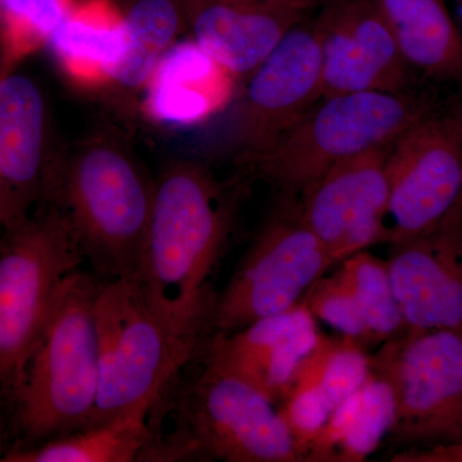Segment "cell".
I'll use <instances>...</instances> for the list:
<instances>
[{
  "instance_id": "6da1fadb",
  "label": "cell",
  "mask_w": 462,
  "mask_h": 462,
  "mask_svg": "<svg viewBox=\"0 0 462 462\" xmlns=\"http://www.w3.org/2000/svg\"><path fill=\"white\" fill-rule=\"evenodd\" d=\"M234 217V199L211 170L173 160L156 178V197L138 282L170 329L205 343L217 294L211 278Z\"/></svg>"
},
{
  "instance_id": "7a4b0ae2",
  "label": "cell",
  "mask_w": 462,
  "mask_h": 462,
  "mask_svg": "<svg viewBox=\"0 0 462 462\" xmlns=\"http://www.w3.org/2000/svg\"><path fill=\"white\" fill-rule=\"evenodd\" d=\"M156 179L123 136L90 133L66 148L50 203L65 215L85 263L103 281H136Z\"/></svg>"
},
{
  "instance_id": "3957f363",
  "label": "cell",
  "mask_w": 462,
  "mask_h": 462,
  "mask_svg": "<svg viewBox=\"0 0 462 462\" xmlns=\"http://www.w3.org/2000/svg\"><path fill=\"white\" fill-rule=\"evenodd\" d=\"M103 279L69 273L30 363L12 420L18 446L89 427L99 393L97 294Z\"/></svg>"
},
{
  "instance_id": "277c9868",
  "label": "cell",
  "mask_w": 462,
  "mask_h": 462,
  "mask_svg": "<svg viewBox=\"0 0 462 462\" xmlns=\"http://www.w3.org/2000/svg\"><path fill=\"white\" fill-rule=\"evenodd\" d=\"M438 111L433 94L416 89L322 97L240 169L270 182L282 197L298 199L331 167L396 142L413 125Z\"/></svg>"
},
{
  "instance_id": "5b68a950",
  "label": "cell",
  "mask_w": 462,
  "mask_h": 462,
  "mask_svg": "<svg viewBox=\"0 0 462 462\" xmlns=\"http://www.w3.org/2000/svg\"><path fill=\"white\" fill-rule=\"evenodd\" d=\"M84 263L65 215L51 203L2 229L0 406L11 416L60 289Z\"/></svg>"
},
{
  "instance_id": "8992f818",
  "label": "cell",
  "mask_w": 462,
  "mask_h": 462,
  "mask_svg": "<svg viewBox=\"0 0 462 462\" xmlns=\"http://www.w3.org/2000/svg\"><path fill=\"white\" fill-rule=\"evenodd\" d=\"M96 319L99 393L90 425L136 410L153 411L203 345L170 329L135 281H103Z\"/></svg>"
},
{
  "instance_id": "52a82bcc",
  "label": "cell",
  "mask_w": 462,
  "mask_h": 462,
  "mask_svg": "<svg viewBox=\"0 0 462 462\" xmlns=\"http://www.w3.org/2000/svg\"><path fill=\"white\" fill-rule=\"evenodd\" d=\"M178 428L151 443L144 461L205 456L227 462L307 461L278 404L242 376L206 361L180 396Z\"/></svg>"
},
{
  "instance_id": "ba28073f",
  "label": "cell",
  "mask_w": 462,
  "mask_h": 462,
  "mask_svg": "<svg viewBox=\"0 0 462 462\" xmlns=\"http://www.w3.org/2000/svg\"><path fill=\"white\" fill-rule=\"evenodd\" d=\"M282 199L217 294L212 333H231L291 309L333 266L324 245L303 221L298 199Z\"/></svg>"
},
{
  "instance_id": "9c48e42d",
  "label": "cell",
  "mask_w": 462,
  "mask_h": 462,
  "mask_svg": "<svg viewBox=\"0 0 462 462\" xmlns=\"http://www.w3.org/2000/svg\"><path fill=\"white\" fill-rule=\"evenodd\" d=\"M372 366L393 391L394 439L462 443L461 334L406 330L382 343Z\"/></svg>"
},
{
  "instance_id": "30bf717a",
  "label": "cell",
  "mask_w": 462,
  "mask_h": 462,
  "mask_svg": "<svg viewBox=\"0 0 462 462\" xmlns=\"http://www.w3.org/2000/svg\"><path fill=\"white\" fill-rule=\"evenodd\" d=\"M389 245L428 233L462 202V134L445 111L428 116L392 145Z\"/></svg>"
},
{
  "instance_id": "8fae6325",
  "label": "cell",
  "mask_w": 462,
  "mask_h": 462,
  "mask_svg": "<svg viewBox=\"0 0 462 462\" xmlns=\"http://www.w3.org/2000/svg\"><path fill=\"white\" fill-rule=\"evenodd\" d=\"M314 14L291 27L243 80L234 136V160L239 167L269 148L324 97Z\"/></svg>"
},
{
  "instance_id": "7c38bea8",
  "label": "cell",
  "mask_w": 462,
  "mask_h": 462,
  "mask_svg": "<svg viewBox=\"0 0 462 462\" xmlns=\"http://www.w3.org/2000/svg\"><path fill=\"white\" fill-rule=\"evenodd\" d=\"M63 152L41 85L17 69L0 76V230L50 203Z\"/></svg>"
},
{
  "instance_id": "4fadbf2b",
  "label": "cell",
  "mask_w": 462,
  "mask_h": 462,
  "mask_svg": "<svg viewBox=\"0 0 462 462\" xmlns=\"http://www.w3.org/2000/svg\"><path fill=\"white\" fill-rule=\"evenodd\" d=\"M393 143L342 161L298 197L303 221L334 264L385 243Z\"/></svg>"
},
{
  "instance_id": "5bb4252c",
  "label": "cell",
  "mask_w": 462,
  "mask_h": 462,
  "mask_svg": "<svg viewBox=\"0 0 462 462\" xmlns=\"http://www.w3.org/2000/svg\"><path fill=\"white\" fill-rule=\"evenodd\" d=\"M314 14L324 97L415 89V72L375 0H331Z\"/></svg>"
},
{
  "instance_id": "9a60e30c",
  "label": "cell",
  "mask_w": 462,
  "mask_h": 462,
  "mask_svg": "<svg viewBox=\"0 0 462 462\" xmlns=\"http://www.w3.org/2000/svg\"><path fill=\"white\" fill-rule=\"evenodd\" d=\"M389 276L407 331L462 336V202L434 229L391 245Z\"/></svg>"
},
{
  "instance_id": "2e32d148",
  "label": "cell",
  "mask_w": 462,
  "mask_h": 462,
  "mask_svg": "<svg viewBox=\"0 0 462 462\" xmlns=\"http://www.w3.org/2000/svg\"><path fill=\"white\" fill-rule=\"evenodd\" d=\"M319 337L318 320L300 302L242 329L214 333L207 343L206 361L242 376L278 404Z\"/></svg>"
},
{
  "instance_id": "e0dca14e",
  "label": "cell",
  "mask_w": 462,
  "mask_h": 462,
  "mask_svg": "<svg viewBox=\"0 0 462 462\" xmlns=\"http://www.w3.org/2000/svg\"><path fill=\"white\" fill-rule=\"evenodd\" d=\"M187 7L191 41L242 80L310 14L289 0H200Z\"/></svg>"
},
{
  "instance_id": "ac0fdd59",
  "label": "cell",
  "mask_w": 462,
  "mask_h": 462,
  "mask_svg": "<svg viewBox=\"0 0 462 462\" xmlns=\"http://www.w3.org/2000/svg\"><path fill=\"white\" fill-rule=\"evenodd\" d=\"M233 80L196 42H178L148 81L143 109L156 123L189 126L223 107Z\"/></svg>"
},
{
  "instance_id": "d6986e66",
  "label": "cell",
  "mask_w": 462,
  "mask_h": 462,
  "mask_svg": "<svg viewBox=\"0 0 462 462\" xmlns=\"http://www.w3.org/2000/svg\"><path fill=\"white\" fill-rule=\"evenodd\" d=\"M121 8L115 0H78L48 47L60 71L87 90L107 88L123 54Z\"/></svg>"
},
{
  "instance_id": "ffe728a7",
  "label": "cell",
  "mask_w": 462,
  "mask_h": 462,
  "mask_svg": "<svg viewBox=\"0 0 462 462\" xmlns=\"http://www.w3.org/2000/svg\"><path fill=\"white\" fill-rule=\"evenodd\" d=\"M413 72L462 84V35L445 0H375Z\"/></svg>"
},
{
  "instance_id": "44dd1931",
  "label": "cell",
  "mask_w": 462,
  "mask_h": 462,
  "mask_svg": "<svg viewBox=\"0 0 462 462\" xmlns=\"http://www.w3.org/2000/svg\"><path fill=\"white\" fill-rule=\"evenodd\" d=\"M123 54L109 72L107 88L134 96L144 91L167 51L189 32L185 0H125L121 8Z\"/></svg>"
},
{
  "instance_id": "7402d4cb",
  "label": "cell",
  "mask_w": 462,
  "mask_h": 462,
  "mask_svg": "<svg viewBox=\"0 0 462 462\" xmlns=\"http://www.w3.org/2000/svg\"><path fill=\"white\" fill-rule=\"evenodd\" d=\"M396 401L387 379L373 369L358 391L331 413L312 445L310 461H363L391 431Z\"/></svg>"
},
{
  "instance_id": "603a6c76",
  "label": "cell",
  "mask_w": 462,
  "mask_h": 462,
  "mask_svg": "<svg viewBox=\"0 0 462 462\" xmlns=\"http://www.w3.org/2000/svg\"><path fill=\"white\" fill-rule=\"evenodd\" d=\"M151 412L147 409L136 410L35 445L12 447L2 461H143L152 439Z\"/></svg>"
},
{
  "instance_id": "cb8c5ba5",
  "label": "cell",
  "mask_w": 462,
  "mask_h": 462,
  "mask_svg": "<svg viewBox=\"0 0 462 462\" xmlns=\"http://www.w3.org/2000/svg\"><path fill=\"white\" fill-rule=\"evenodd\" d=\"M370 372L372 356L365 352L363 343L349 337L320 334L298 365L287 388L311 391L336 410L360 389Z\"/></svg>"
},
{
  "instance_id": "d4e9b609",
  "label": "cell",
  "mask_w": 462,
  "mask_h": 462,
  "mask_svg": "<svg viewBox=\"0 0 462 462\" xmlns=\"http://www.w3.org/2000/svg\"><path fill=\"white\" fill-rule=\"evenodd\" d=\"M78 0H0V76L42 48Z\"/></svg>"
},
{
  "instance_id": "484cf974",
  "label": "cell",
  "mask_w": 462,
  "mask_h": 462,
  "mask_svg": "<svg viewBox=\"0 0 462 462\" xmlns=\"http://www.w3.org/2000/svg\"><path fill=\"white\" fill-rule=\"evenodd\" d=\"M339 270L354 291L370 343L382 345L406 331L387 261L380 260L366 249L342 261Z\"/></svg>"
},
{
  "instance_id": "4316f807",
  "label": "cell",
  "mask_w": 462,
  "mask_h": 462,
  "mask_svg": "<svg viewBox=\"0 0 462 462\" xmlns=\"http://www.w3.org/2000/svg\"><path fill=\"white\" fill-rule=\"evenodd\" d=\"M300 302L315 316L338 331L358 342L370 343L369 331L361 314L360 307L340 270L331 275H322L306 291Z\"/></svg>"
},
{
  "instance_id": "83f0119b",
  "label": "cell",
  "mask_w": 462,
  "mask_h": 462,
  "mask_svg": "<svg viewBox=\"0 0 462 462\" xmlns=\"http://www.w3.org/2000/svg\"><path fill=\"white\" fill-rule=\"evenodd\" d=\"M289 2L293 3L294 5L307 12V14H314V12L327 5L331 0H289Z\"/></svg>"
},
{
  "instance_id": "f1b7e54d",
  "label": "cell",
  "mask_w": 462,
  "mask_h": 462,
  "mask_svg": "<svg viewBox=\"0 0 462 462\" xmlns=\"http://www.w3.org/2000/svg\"><path fill=\"white\" fill-rule=\"evenodd\" d=\"M445 112L448 115V117L454 121V124L462 134V94L460 98L452 103V106H449L448 108L445 109Z\"/></svg>"
},
{
  "instance_id": "f546056e",
  "label": "cell",
  "mask_w": 462,
  "mask_h": 462,
  "mask_svg": "<svg viewBox=\"0 0 462 462\" xmlns=\"http://www.w3.org/2000/svg\"><path fill=\"white\" fill-rule=\"evenodd\" d=\"M456 2H457L458 29L462 35V0H456Z\"/></svg>"
},
{
  "instance_id": "4dcf8cb0",
  "label": "cell",
  "mask_w": 462,
  "mask_h": 462,
  "mask_svg": "<svg viewBox=\"0 0 462 462\" xmlns=\"http://www.w3.org/2000/svg\"><path fill=\"white\" fill-rule=\"evenodd\" d=\"M187 2V5H193V3L200 2V0H185Z\"/></svg>"
}]
</instances>
